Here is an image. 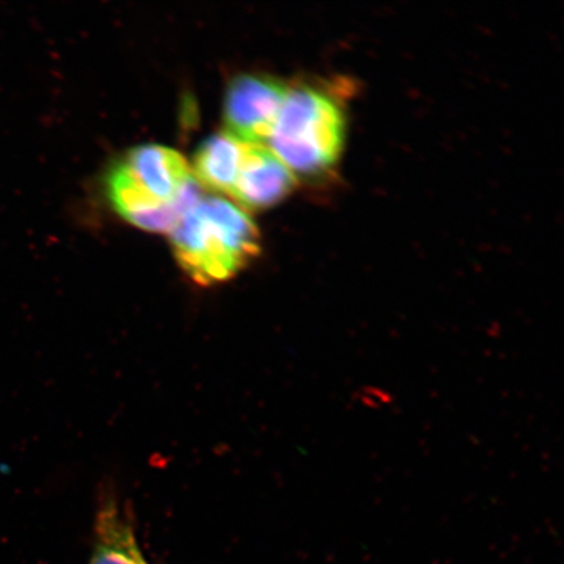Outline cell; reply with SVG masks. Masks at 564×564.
<instances>
[{
    "instance_id": "6da1fadb",
    "label": "cell",
    "mask_w": 564,
    "mask_h": 564,
    "mask_svg": "<svg viewBox=\"0 0 564 564\" xmlns=\"http://www.w3.org/2000/svg\"><path fill=\"white\" fill-rule=\"evenodd\" d=\"M260 232L235 203L203 196L171 231L181 270L197 285L227 282L260 253Z\"/></svg>"
},
{
    "instance_id": "7a4b0ae2",
    "label": "cell",
    "mask_w": 564,
    "mask_h": 564,
    "mask_svg": "<svg viewBox=\"0 0 564 564\" xmlns=\"http://www.w3.org/2000/svg\"><path fill=\"white\" fill-rule=\"evenodd\" d=\"M347 139L343 105L313 84L289 87L265 145L295 178H316L341 159Z\"/></svg>"
},
{
    "instance_id": "3957f363",
    "label": "cell",
    "mask_w": 564,
    "mask_h": 564,
    "mask_svg": "<svg viewBox=\"0 0 564 564\" xmlns=\"http://www.w3.org/2000/svg\"><path fill=\"white\" fill-rule=\"evenodd\" d=\"M133 192L151 206L186 215L203 197L193 169L181 153L161 145H141L117 162Z\"/></svg>"
},
{
    "instance_id": "277c9868",
    "label": "cell",
    "mask_w": 564,
    "mask_h": 564,
    "mask_svg": "<svg viewBox=\"0 0 564 564\" xmlns=\"http://www.w3.org/2000/svg\"><path fill=\"white\" fill-rule=\"evenodd\" d=\"M289 87L264 74L238 75L229 84L224 101V121L232 138L249 144H265Z\"/></svg>"
},
{
    "instance_id": "5b68a950",
    "label": "cell",
    "mask_w": 564,
    "mask_h": 564,
    "mask_svg": "<svg viewBox=\"0 0 564 564\" xmlns=\"http://www.w3.org/2000/svg\"><path fill=\"white\" fill-rule=\"evenodd\" d=\"M297 178L265 144L246 143L230 197L246 209L276 206L293 193Z\"/></svg>"
},
{
    "instance_id": "8992f818",
    "label": "cell",
    "mask_w": 564,
    "mask_h": 564,
    "mask_svg": "<svg viewBox=\"0 0 564 564\" xmlns=\"http://www.w3.org/2000/svg\"><path fill=\"white\" fill-rule=\"evenodd\" d=\"M246 143L229 135L216 133L197 150L194 176L200 186L230 196L243 159Z\"/></svg>"
},
{
    "instance_id": "52a82bcc",
    "label": "cell",
    "mask_w": 564,
    "mask_h": 564,
    "mask_svg": "<svg viewBox=\"0 0 564 564\" xmlns=\"http://www.w3.org/2000/svg\"><path fill=\"white\" fill-rule=\"evenodd\" d=\"M89 564H148L130 521L115 499H106L97 513L96 545Z\"/></svg>"
}]
</instances>
